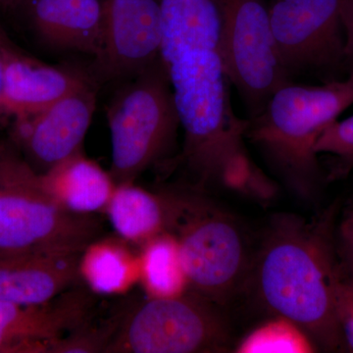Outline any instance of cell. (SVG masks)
I'll list each match as a JSON object with an SVG mask.
<instances>
[{"mask_svg":"<svg viewBox=\"0 0 353 353\" xmlns=\"http://www.w3.org/2000/svg\"><path fill=\"white\" fill-rule=\"evenodd\" d=\"M165 69L183 131L180 161L194 189L226 188L260 199L273 196L275 185L246 148L250 119L234 111L219 51H185Z\"/></svg>","mask_w":353,"mask_h":353,"instance_id":"1","label":"cell"},{"mask_svg":"<svg viewBox=\"0 0 353 353\" xmlns=\"http://www.w3.org/2000/svg\"><path fill=\"white\" fill-rule=\"evenodd\" d=\"M339 210L334 203L311 220L275 216L253 268L264 307L294 322L318 350L329 352H345L334 309Z\"/></svg>","mask_w":353,"mask_h":353,"instance_id":"2","label":"cell"},{"mask_svg":"<svg viewBox=\"0 0 353 353\" xmlns=\"http://www.w3.org/2000/svg\"><path fill=\"white\" fill-rule=\"evenodd\" d=\"M353 104V77L321 85L289 82L250 118L246 139L270 170L299 199L312 201L327 182L316 141Z\"/></svg>","mask_w":353,"mask_h":353,"instance_id":"3","label":"cell"},{"mask_svg":"<svg viewBox=\"0 0 353 353\" xmlns=\"http://www.w3.org/2000/svg\"><path fill=\"white\" fill-rule=\"evenodd\" d=\"M101 233L99 218L62 208L46 192L27 161L6 148L0 158V256L82 253Z\"/></svg>","mask_w":353,"mask_h":353,"instance_id":"4","label":"cell"},{"mask_svg":"<svg viewBox=\"0 0 353 353\" xmlns=\"http://www.w3.org/2000/svg\"><path fill=\"white\" fill-rule=\"evenodd\" d=\"M108 110L116 185L134 183L170 154L181 128L173 90L161 59L132 77Z\"/></svg>","mask_w":353,"mask_h":353,"instance_id":"5","label":"cell"},{"mask_svg":"<svg viewBox=\"0 0 353 353\" xmlns=\"http://www.w3.org/2000/svg\"><path fill=\"white\" fill-rule=\"evenodd\" d=\"M229 343L219 306L188 290L129 305L105 353L223 352Z\"/></svg>","mask_w":353,"mask_h":353,"instance_id":"6","label":"cell"},{"mask_svg":"<svg viewBox=\"0 0 353 353\" xmlns=\"http://www.w3.org/2000/svg\"><path fill=\"white\" fill-rule=\"evenodd\" d=\"M218 3L223 66L253 118L276 90L292 80L279 57L265 0H218Z\"/></svg>","mask_w":353,"mask_h":353,"instance_id":"7","label":"cell"},{"mask_svg":"<svg viewBox=\"0 0 353 353\" xmlns=\"http://www.w3.org/2000/svg\"><path fill=\"white\" fill-rule=\"evenodd\" d=\"M175 236L189 290L216 305H226L250 271L248 245L240 225L204 197Z\"/></svg>","mask_w":353,"mask_h":353,"instance_id":"8","label":"cell"},{"mask_svg":"<svg viewBox=\"0 0 353 353\" xmlns=\"http://www.w3.org/2000/svg\"><path fill=\"white\" fill-rule=\"evenodd\" d=\"M343 0H271L272 32L290 78L345 65Z\"/></svg>","mask_w":353,"mask_h":353,"instance_id":"9","label":"cell"},{"mask_svg":"<svg viewBox=\"0 0 353 353\" xmlns=\"http://www.w3.org/2000/svg\"><path fill=\"white\" fill-rule=\"evenodd\" d=\"M97 108V92L90 82L48 108L13 122V136L27 163L38 174L82 150Z\"/></svg>","mask_w":353,"mask_h":353,"instance_id":"10","label":"cell"},{"mask_svg":"<svg viewBox=\"0 0 353 353\" xmlns=\"http://www.w3.org/2000/svg\"><path fill=\"white\" fill-rule=\"evenodd\" d=\"M160 0H104L103 43L97 58L108 79L134 77L160 59Z\"/></svg>","mask_w":353,"mask_h":353,"instance_id":"11","label":"cell"},{"mask_svg":"<svg viewBox=\"0 0 353 353\" xmlns=\"http://www.w3.org/2000/svg\"><path fill=\"white\" fill-rule=\"evenodd\" d=\"M95 306L94 292L81 285L43 304L0 301V353H48L53 341L87 321Z\"/></svg>","mask_w":353,"mask_h":353,"instance_id":"12","label":"cell"},{"mask_svg":"<svg viewBox=\"0 0 353 353\" xmlns=\"http://www.w3.org/2000/svg\"><path fill=\"white\" fill-rule=\"evenodd\" d=\"M202 192H153L134 183L116 185L105 209L116 233L129 243L143 245L163 234H175Z\"/></svg>","mask_w":353,"mask_h":353,"instance_id":"13","label":"cell"},{"mask_svg":"<svg viewBox=\"0 0 353 353\" xmlns=\"http://www.w3.org/2000/svg\"><path fill=\"white\" fill-rule=\"evenodd\" d=\"M88 82L72 70L46 64L6 43L2 53L4 120L31 116Z\"/></svg>","mask_w":353,"mask_h":353,"instance_id":"14","label":"cell"},{"mask_svg":"<svg viewBox=\"0 0 353 353\" xmlns=\"http://www.w3.org/2000/svg\"><path fill=\"white\" fill-rule=\"evenodd\" d=\"M16 10L46 46L95 59L101 55L104 0H19Z\"/></svg>","mask_w":353,"mask_h":353,"instance_id":"15","label":"cell"},{"mask_svg":"<svg viewBox=\"0 0 353 353\" xmlns=\"http://www.w3.org/2000/svg\"><path fill=\"white\" fill-rule=\"evenodd\" d=\"M83 253V252H82ZM82 253L24 252L0 256V301L34 305L80 285Z\"/></svg>","mask_w":353,"mask_h":353,"instance_id":"16","label":"cell"},{"mask_svg":"<svg viewBox=\"0 0 353 353\" xmlns=\"http://www.w3.org/2000/svg\"><path fill=\"white\" fill-rule=\"evenodd\" d=\"M39 176L46 192L62 208L76 214L105 212L116 188L110 173L85 157L83 150Z\"/></svg>","mask_w":353,"mask_h":353,"instance_id":"17","label":"cell"},{"mask_svg":"<svg viewBox=\"0 0 353 353\" xmlns=\"http://www.w3.org/2000/svg\"><path fill=\"white\" fill-rule=\"evenodd\" d=\"M164 67L185 51H219L221 15L218 0H160Z\"/></svg>","mask_w":353,"mask_h":353,"instance_id":"18","label":"cell"},{"mask_svg":"<svg viewBox=\"0 0 353 353\" xmlns=\"http://www.w3.org/2000/svg\"><path fill=\"white\" fill-rule=\"evenodd\" d=\"M119 239H97L80 257V277L99 296L125 294L139 282V256Z\"/></svg>","mask_w":353,"mask_h":353,"instance_id":"19","label":"cell"},{"mask_svg":"<svg viewBox=\"0 0 353 353\" xmlns=\"http://www.w3.org/2000/svg\"><path fill=\"white\" fill-rule=\"evenodd\" d=\"M141 246L139 283L148 299H170L189 290L175 234H160Z\"/></svg>","mask_w":353,"mask_h":353,"instance_id":"20","label":"cell"},{"mask_svg":"<svg viewBox=\"0 0 353 353\" xmlns=\"http://www.w3.org/2000/svg\"><path fill=\"white\" fill-rule=\"evenodd\" d=\"M307 334L287 318L275 316L245 336L239 353H309L318 352Z\"/></svg>","mask_w":353,"mask_h":353,"instance_id":"21","label":"cell"},{"mask_svg":"<svg viewBox=\"0 0 353 353\" xmlns=\"http://www.w3.org/2000/svg\"><path fill=\"white\" fill-rule=\"evenodd\" d=\"M128 307H117L108 317L99 319L95 310L78 328L53 341L48 353H105Z\"/></svg>","mask_w":353,"mask_h":353,"instance_id":"22","label":"cell"},{"mask_svg":"<svg viewBox=\"0 0 353 353\" xmlns=\"http://www.w3.org/2000/svg\"><path fill=\"white\" fill-rule=\"evenodd\" d=\"M315 152L331 157L327 182L350 175L353 171V115L329 125L316 141Z\"/></svg>","mask_w":353,"mask_h":353,"instance_id":"23","label":"cell"},{"mask_svg":"<svg viewBox=\"0 0 353 353\" xmlns=\"http://www.w3.org/2000/svg\"><path fill=\"white\" fill-rule=\"evenodd\" d=\"M334 309L345 350L353 352V280L340 264L334 282Z\"/></svg>","mask_w":353,"mask_h":353,"instance_id":"24","label":"cell"},{"mask_svg":"<svg viewBox=\"0 0 353 353\" xmlns=\"http://www.w3.org/2000/svg\"><path fill=\"white\" fill-rule=\"evenodd\" d=\"M336 256L343 271L353 280V192L334 228Z\"/></svg>","mask_w":353,"mask_h":353,"instance_id":"25","label":"cell"},{"mask_svg":"<svg viewBox=\"0 0 353 353\" xmlns=\"http://www.w3.org/2000/svg\"><path fill=\"white\" fill-rule=\"evenodd\" d=\"M341 19L345 38V67L348 76L353 77V0H343Z\"/></svg>","mask_w":353,"mask_h":353,"instance_id":"26","label":"cell"},{"mask_svg":"<svg viewBox=\"0 0 353 353\" xmlns=\"http://www.w3.org/2000/svg\"><path fill=\"white\" fill-rule=\"evenodd\" d=\"M6 43V41L0 37V120H4L3 110H2V53Z\"/></svg>","mask_w":353,"mask_h":353,"instance_id":"27","label":"cell"},{"mask_svg":"<svg viewBox=\"0 0 353 353\" xmlns=\"http://www.w3.org/2000/svg\"><path fill=\"white\" fill-rule=\"evenodd\" d=\"M19 0H0V8L4 11H15Z\"/></svg>","mask_w":353,"mask_h":353,"instance_id":"28","label":"cell"},{"mask_svg":"<svg viewBox=\"0 0 353 353\" xmlns=\"http://www.w3.org/2000/svg\"><path fill=\"white\" fill-rule=\"evenodd\" d=\"M4 150H6V148L3 145H0V158H1L2 154H3Z\"/></svg>","mask_w":353,"mask_h":353,"instance_id":"29","label":"cell"}]
</instances>
